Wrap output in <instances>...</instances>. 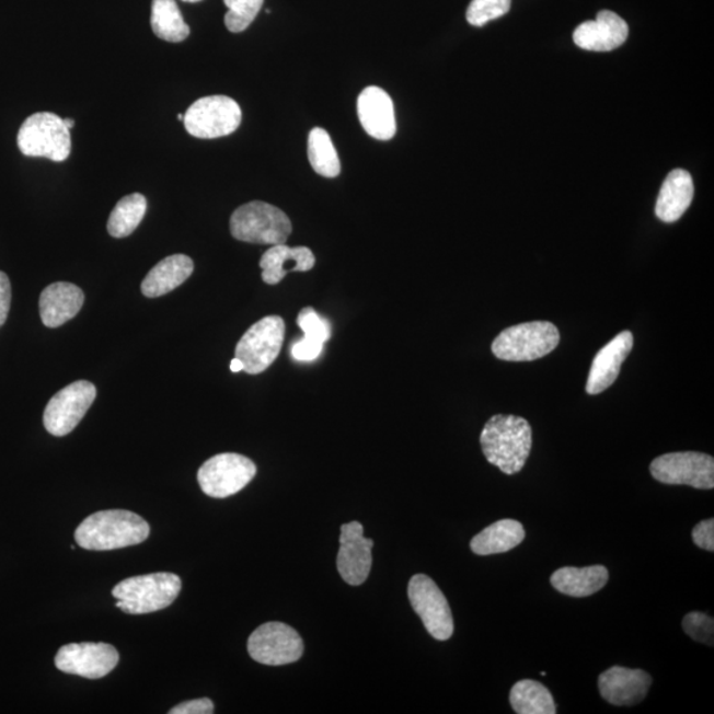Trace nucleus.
Listing matches in <instances>:
<instances>
[{"label":"nucleus","mask_w":714,"mask_h":714,"mask_svg":"<svg viewBox=\"0 0 714 714\" xmlns=\"http://www.w3.org/2000/svg\"><path fill=\"white\" fill-rule=\"evenodd\" d=\"M526 539L525 527L521 522L505 519L494 522L484 528L471 540V551L480 556H490V554H499L513 551L520 545Z\"/></svg>","instance_id":"nucleus-25"},{"label":"nucleus","mask_w":714,"mask_h":714,"mask_svg":"<svg viewBox=\"0 0 714 714\" xmlns=\"http://www.w3.org/2000/svg\"><path fill=\"white\" fill-rule=\"evenodd\" d=\"M652 684V676L646 671L618 666L604 671L598 680L601 696L617 706L640 704L647 696Z\"/></svg>","instance_id":"nucleus-16"},{"label":"nucleus","mask_w":714,"mask_h":714,"mask_svg":"<svg viewBox=\"0 0 714 714\" xmlns=\"http://www.w3.org/2000/svg\"><path fill=\"white\" fill-rule=\"evenodd\" d=\"M285 341V322L278 315H269L254 323L235 347V357L244 365L247 375L266 371L280 353Z\"/></svg>","instance_id":"nucleus-8"},{"label":"nucleus","mask_w":714,"mask_h":714,"mask_svg":"<svg viewBox=\"0 0 714 714\" xmlns=\"http://www.w3.org/2000/svg\"><path fill=\"white\" fill-rule=\"evenodd\" d=\"M177 119L183 120L184 119V114H178Z\"/></svg>","instance_id":"nucleus-41"},{"label":"nucleus","mask_w":714,"mask_h":714,"mask_svg":"<svg viewBox=\"0 0 714 714\" xmlns=\"http://www.w3.org/2000/svg\"><path fill=\"white\" fill-rule=\"evenodd\" d=\"M609 581V571L603 565L588 567H561L553 573L554 589L571 597H589L603 589Z\"/></svg>","instance_id":"nucleus-24"},{"label":"nucleus","mask_w":714,"mask_h":714,"mask_svg":"<svg viewBox=\"0 0 714 714\" xmlns=\"http://www.w3.org/2000/svg\"><path fill=\"white\" fill-rule=\"evenodd\" d=\"M560 333L551 322H529L502 331L493 343V354L506 361H532L558 346Z\"/></svg>","instance_id":"nucleus-6"},{"label":"nucleus","mask_w":714,"mask_h":714,"mask_svg":"<svg viewBox=\"0 0 714 714\" xmlns=\"http://www.w3.org/2000/svg\"><path fill=\"white\" fill-rule=\"evenodd\" d=\"M95 396L97 389L85 380L76 381L57 392L44 411V426L49 435L64 437L72 433L85 417Z\"/></svg>","instance_id":"nucleus-13"},{"label":"nucleus","mask_w":714,"mask_h":714,"mask_svg":"<svg viewBox=\"0 0 714 714\" xmlns=\"http://www.w3.org/2000/svg\"><path fill=\"white\" fill-rule=\"evenodd\" d=\"M373 540L365 538V527L350 521L341 528V548L337 553V571L348 585L359 586L367 581L372 567Z\"/></svg>","instance_id":"nucleus-15"},{"label":"nucleus","mask_w":714,"mask_h":714,"mask_svg":"<svg viewBox=\"0 0 714 714\" xmlns=\"http://www.w3.org/2000/svg\"><path fill=\"white\" fill-rule=\"evenodd\" d=\"M11 308V284L8 274L0 272V327L8 321Z\"/></svg>","instance_id":"nucleus-37"},{"label":"nucleus","mask_w":714,"mask_h":714,"mask_svg":"<svg viewBox=\"0 0 714 714\" xmlns=\"http://www.w3.org/2000/svg\"><path fill=\"white\" fill-rule=\"evenodd\" d=\"M324 344L302 337L291 346V356L298 361H312L322 354Z\"/></svg>","instance_id":"nucleus-34"},{"label":"nucleus","mask_w":714,"mask_h":714,"mask_svg":"<svg viewBox=\"0 0 714 714\" xmlns=\"http://www.w3.org/2000/svg\"><path fill=\"white\" fill-rule=\"evenodd\" d=\"M256 474V464L251 459L234 452H224L203 463L197 473V481L204 494L224 499L244 490Z\"/></svg>","instance_id":"nucleus-9"},{"label":"nucleus","mask_w":714,"mask_h":714,"mask_svg":"<svg viewBox=\"0 0 714 714\" xmlns=\"http://www.w3.org/2000/svg\"><path fill=\"white\" fill-rule=\"evenodd\" d=\"M215 712V705L209 699H197L186 701L172 707L169 712L170 714H212Z\"/></svg>","instance_id":"nucleus-36"},{"label":"nucleus","mask_w":714,"mask_h":714,"mask_svg":"<svg viewBox=\"0 0 714 714\" xmlns=\"http://www.w3.org/2000/svg\"><path fill=\"white\" fill-rule=\"evenodd\" d=\"M183 2L197 3V2H201V0H183Z\"/></svg>","instance_id":"nucleus-40"},{"label":"nucleus","mask_w":714,"mask_h":714,"mask_svg":"<svg viewBox=\"0 0 714 714\" xmlns=\"http://www.w3.org/2000/svg\"><path fill=\"white\" fill-rule=\"evenodd\" d=\"M511 3L513 0H473L467 12L468 22L474 27H482L508 14Z\"/></svg>","instance_id":"nucleus-31"},{"label":"nucleus","mask_w":714,"mask_h":714,"mask_svg":"<svg viewBox=\"0 0 714 714\" xmlns=\"http://www.w3.org/2000/svg\"><path fill=\"white\" fill-rule=\"evenodd\" d=\"M119 661L116 648L107 643H69L56 655V667L61 672L87 679H101L110 675Z\"/></svg>","instance_id":"nucleus-14"},{"label":"nucleus","mask_w":714,"mask_h":714,"mask_svg":"<svg viewBox=\"0 0 714 714\" xmlns=\"http://www.w3.org/2000/svg\"><path fill=\"white\" fill-rule=\"evenodd\" d=\"M509 703L519 714H554L556 704L548 688L539 681L521 680L513 687Z\"/></svg>","instance_id":"nucleus-27"},{"label":"nucleus","mask_w":714,"mask_h":714,"mask_svg":"<svg viewBox=\"0 0 714 714\" xmlns=\"http://www.w3.org/2000/svg\"><path fill=\"white\" fill-rule=\"evenodd\" d=\"M481 445L491 464L507 475L518 474L526 467L532 449L531 425L513 414H496L484 425Z\"/></svg>","instance_id":"nucleus-1"},{"label":"nucleus","mask_w":714,"mask_h":714,"mask_svg":"<svg viewBox=\"0 0 714 714\" xmlns=\"http://www.w3.org/2000/svg\"><path fill=\"white\" fill-rule=\"evenodd\" d=\"M241 119L242 113L238 102L227 95H209L189 106L183 123L191 136L215 139L238 130Z\"/></svg>","instance_id":"nucleus-7"},{"label":"nucleus","mask_w":714,"mask_h":714,"mask_svg":"<svg viewBox=\"0 0 714 714\" xmlns=\"http://www.w3.org/2000/svg\"><path fill=\"white\" fill-rule=\"evenodd\" d=\"M231 371L234 373L244 371V365H242V361L238 359V357H234V359L231 361Z\"/></svg>","instance_id":"nucleus-38"},{"label":"nucleus","mask_w":714,"mask_h":714,"mask_svg":"<svg viewBox=\"0 0 714 714\" xmlns=\"http://www.w3.org/2000/svg\"><path fill=\"white\" fill-rule=\"evenodd\" d=\"M181 590V577L162 572L124 579L113 589L112 596L117 599V608L139 615L169 608Z\"/></svg>","instance_id":"nucleus-3"},{"label":"nucleus","mask_w":714,"mask_h":714,"mask_svg":"<svg viewBox=\"0 0 714 714\" xmlns=\"http://www.w3.org/2000/svg\"><path fill=\"white\" fill-rule=\"evenodd\" d=\"M228 8L226 15L227 28L233 34H240L257 18L263 9L264 0H224Z\"/></svg>","instance_id":"nucleus-30"},{"label":"nucleus","mask_w":714,"mask_h":714,"mask_svg":"<svg viewBox=\"0 0 714 714\" xmlns=\"http://www.w3.org/2000/svg\"><path fill=\"white\" fill-rule=\"evenodd\" d=\"M149 522L126 509L95 513L76 529L74 539L87 551H114L148 540Z\"/></svg>","instance_id":"nucleus-2"},{"label":"nucleus","mask_w":714,"mask_h":714,"mask_svg":"<svg viewBox=\"0 0 714 714\" xmlns=\"http://www.w3.org/2000/svg\"><path fill=\"white\" fill-rule=\"evenodd\" d=\"M18 146L25 157L64 162L72 150V139L62 118L57 114L44 112L32 114L24 120L18 134Z\"/></svg>","instance_id":"nucleus-5"},{"label":"nucleus","mask_w":714,"mask_h":714,"mask_svg":"<svg viewBox=\"0 0 714 714\" xmlns=\"http://www.w3.org/2000/svg\"><path fill=\"white\" fill-rule=\"evenodd\" d=\"M629 37V25L620 15L601 11L596 21L579 24L573 39L579 48L592 53H610L620 48Z\"/></svg>","instance_id":"nucleus-18"},{"label":"nucleus","mask_w":714,"mask_h":714,"mask_svg":"<svg viewBox=\"0 0 714 714\" xmlns=\"http://www.w3.org/2000/svg\"><path fill=\"white\" fill-rule=\"evenodd\" d=\"M683 629L693 641L713 646L714 641V621L713 618L703 613L687 614L683 620Z\"/></svg>","instance_id":"nucleus-33"},{"label":"nucleus","mask_w":714,"mask_h":714,"mask_svg":"<svg viewBox=\"0 0 714 714\" xmlns=\"http://www.w3.org/2000/svg\"><path fill=\"white\" fill-rule=\"evenodd\" d=\"M194 261L186 254H174L152 267L140 289L148 298L169 295L170 291L186 283L191 274L194 273Z\"/></svg>","instance_id":"nucleus-23"},{"label":"nucleus","mask_w":714,"mask_h":714,"mask_svg":"<svg viewBox=\"0 0 714 714\" xmlns=\"http://www.w3.org/2000/svg\"><path fill=\"white\" fill-rule=\"evenodd\" d=\"M357 116L368 136L389 140L396 136L398 125L393 101L378 87H368L357 99Z\"/></svg>","instance_id":"nucleus-17"},{"label":"nucleus","mask_w":714,"mask_h":714,"mask_svg":"<svg viewBox=\"0 0 714 714\" xmlns=\"http://www.w3.org/2000/svg\"><path fill=\"white\" fill-rule=\"evenodd\" d=\"M693 543L701 550L714 551V520L707 519L699 522L692 531Z\"/></svg>","instance_id":"nucleus-35"},{"label":"nucleus","mask_w":714,"mask_h":714,"mask_svg":"<svg viewBox=\"0 0 714 714\" xmlns=\"http://www.w3.org/2000/svg\"><path fill=\"white\" fill-rule=\"evenodd\" d=\"M308 156L312 170L324 177H336L341 174V161L337 157L330 134L315 127L310 131Z\"/></svg>","instance_id":"nucleus-29"},{"label":"nucleus","mask_w":714,"mask_h":714,"mask_svg":"<svg viewBox=\"0 0 714 714\" xmlns=\"http://www.w3.org/2000/svg\"><path fill=\"white\" fill-rule=\"evenodd\" d=\"M693 195L694 186L690 172L680 169L669 172L656 201V216L665 222L678 221L690 208Z\"/></svg>","instance_id":"nucleus-22"},{"label":"nucleus","mask_w":714,"mask_h":714,"mask_svg":"<svg viewBox=\"0 0 714 714\" xmlns=\"http://www.w3.org/2000/svg\"><path fill=\"white\" fill-rule=\"evenodd\" d=\"M633 346L634 336L630 331H623L606 344L592 360L586 392L595 396L613 385Z\"/></svg>","instance_id":"nucleus-19"},{"label":"nucleus","mask_w":714,"mask_h":714,"mask_svg":"<svg viewBox=\"0 0 714 714\" xmlns=\"http://www.w3.org/2000/svg\"><path fill=\"white\" fill-rule=\"evenodd\" d=\"M148 200L140 194H131L123 197L111 214L107 221V232L114 239H125L130 235L142 222Z\"/></svg>","instance_id":"nucleus-28"},{"label":"nucleus","mask_w":714,"mask_h":714,"mask_svg":"<svg viewBox=\"0 0 714 714\" xmlns=\"http://www.w3.org/2000/svg\"><path fill=\"white\" fill-rule=\"evenodd\" d=\"M407 597L413 610L423 620L427 633L437 641L450 640L454 633V620L448 599L437 584L425 575L413 576L407 586Z\"/></svg>","instance_id":"nucleus-12"},{"label":"nucleus","mask_w":714,"mask_h":714,"mask_svg":"<svg viewBox=\"0 0 714 714\" xmlns=\"http://www.w3.org/2000/svg\"><path fill=\"white\" fill-rule=\"evenodd\" d=\"M84 301V292L73 284L49 285L43 290L39 302L44 326L49 329L62 326L79 314Z\"/></svg>","instance_id":"nucleus-20"},{"label":"nucleus","mask_w":714,"mask_h":714,"mask_svg":"<svg viewBox=\"0 0 714 714\" xmlns=\"http://www.w3.org/2000/svg\"><path fill=\"white\" fill-rule=\"evenodd\" d=\"M298 326L303 331L304 336L316 343H327L331 337V326L327 319L318 314L314 309L306 308L299 312Z\"/></svg>","instance_id":"nucleus-32"},{"label":"nucleus","mask_w":714,"mask_h":714,"mask_svg":"<svg viewBox=\"0 0 714 714\" xmlns=\"http://www.w3.org/2000/svg\"><path fill=\"white\" fill-rule=\"evenodd\" d=\"M654 480L665 484H684L698 490L714 488V459L704 452H669L654 459L649 467Z\"/></svg>","instance_id":"nucleus-11"},{"label":"nucleus","mask_w":714,"mask_h":714,"mask_svg":"<svg viewBox=\"0 0 714 714\" xmlns=\"http://www.w3.org/2000/svg\"><path fill=\"white\" fill-rule=\"evenodd\" d=\"M229 226L235 240L249 244H286L292 232L288 215L264 201H251L235 209Z\"/></svg>","instance_id":"nucleus-4"},{"label":"nucleus","mask_w":714,"mask_h":714,"mask_svg":"<svg viewBox=\"0 0 714 714\" xmlns=\"http://www.w3.org/2000/svg\"><path fill=\"white\" fill-rule=\"evenodd\" d=\"M301 635L288 624L267 622L249 636L247 653L265 666L291 665L303 655Z\"/></svg>","instance_id":"nucleus-10"},{"label":"nucleus","mask_w":714,"mask_h":714,"mask_svg":"<svg viewBox=\"0 0 714 714\" xmlns=\"http://www.w3.org/2000/svg\"><path fill=\"white\" fill-rule=\"evenodd\" d=\"M64 125H66L67 129L72 130L74 127V119H64Z\"/></svg>","instance_id":"nucleus-39"},{"label":"nucleus","mask_w":714,"mask_h":714,"mask_svg":"<svg viewBox=\"0 0 714 714\" xmlns=\"http://www.w3.org/2000/svg\"><path fill=\"white\" fill-rule=\"evenodd\" d=\"M151 28L159 39L170 43L186 41L191 32L175 0H152Z\"/></svg>","instance_id":"nucleus-26"},{"label":"nucleus","mask_w":714,"mask_h":714,"mask_svg":"<svg viewBox=\"0 0 714 714\" xmlns=\"http://www.w3.org/2000/svg\"><path fill=\"white\" fill-rule=\"evenodd\" d=\"M288 265H291L292 272H309L315 266L314 253L306 246L272 245L261 257V277L267 285H277L288 276Z\"/></svg>","instance_id":"nucleus-21"}]
</instances>
